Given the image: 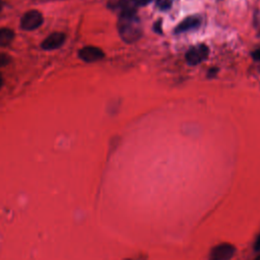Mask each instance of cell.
I'll return each instance as SVG.
<instances>
[{"label": "cell", "instance_id": "obj_11", "mask_svg": "<svg viewBox=\"0 0 260 260\" xmlns=\"http://www.w3.org/2000/svg\"><path fill=\"white\" fill-rule=\"evenodd\" d=\"M11 58L5 53H0V67H3L10 62Z\"/></svg>", "mask_w": 260, "mask_h": 260}, {"label": "cell", "instance_id": "obj_12", "mask_svg": "<svg viewBox=\"0 0 260 260\" xmlns=\"http://www.w3.org/2000/svg\"><path fill=\"white\" fill-rule=\"evenodd\" d=\"M151 1H152V0H133L134 4L137 5V6H146Z\"/></svg>", "mask_w": 260, "mask_h": 260}, {"label": "cell", "instance_id": "obj_9", "mask_svg": "<svg viewBox=\"0 0 260 260\" xmlns=\"http://www.w3.org/2000/svg\"><path fill=\"white\" fill-rule=\"evenodd\" d=\"M108 7L112 10H120L121 12L131 8V4L129 0H109Z\"/></svg>", "mask_w": 260, "mask_h": 260}, {"label": "cell", "instance_id": "obj_7", "mask_svg": "<svg viewBox=\"0 0 260 260\" xmlns=\"http://www.w3.org/2000/svg\"><path fill=\"white\" fill-rule=\"evenodd\" d=\"M201 24V19L200 16L198 15H192V16H189L187 19H185L184 21H182L175 29V33L176 34H182V33H186L189 31H192L197 29Z\"/></svg>", "mask_w": 260, "mask_h": 260}, {"label": "cell", "instance_id": "obj_5", "mask_svg": "<svg viewBox=\"0 0 260 260\" xmlns=\"http://www.w3.org/2000/svg\"><path fill=\"white\" fill-rule=\"evenodd\" d=\"M78 56L86 63H93L101 60L105 55H104V52L100 48L88 46L79 50Z\"/></svg>", "mask_w": 260, "mask_h": 260}, {"label": "cell", "instance_id": "obj_17", "mask_svg": "<svg viewBox=\"0 0 260 260\" xmlns=\"http://www.w3.org/2000/svg\"><path fill=\"white\" fill-rule=\"evenodd\" d=\"M2 6H3V3H2V0H0V11L2 10Z\"/></svg>", "mask_w": 260, "mask_h": 260}, {"label": "cell", "instance_id": "obj_6", "mask_svg": "<svg viewBox=\"0 0 260 260\" xmlns=\"http://www.w3.org/2000/svg\"><path fill=\"white\" fill-rule=\"evenodd\" d=\"M65 35L63 33H53L42 42L41 47L44 50H55L60 48L65 42Z\"/></svg>", "mask_w": 260, "mask_h": 260}, {"label": "cell", "instance_id": "obj_13", "mask_svg": "<svg viewBox=\"0 0 260 260\" xmlns=\"http://www.w3.org/2000/svg\"><path fill=\"white\" fill-rule=\"evenodd\" d=\"M252 57L255 61H260V48L255 50L252 53Z\"/></svg>", "mask_w": 260, "mask_h": 260}, {"label": "cell", "instance_id": "obj_14", "mask_svg": "<svg viewBox=\"0 0 260 260\" xmlns=\"http://www.w3.org/2000/svg\"><path fill=\"white\" fill-rule=\"evenodd\" d=\"M162 22L161 21H158L157 23H155V25H154V30H155V32H157V33H162Z\"/></svg>", "mask_w": 260, "mask_h": 260}, {"label": "cell", "instance_id": "obj_10", "mask_svg": "<svg viewBox=\"0 0 260 260\" xmlns=\"http://www.w3.org/2000/svg\"><path fill=\"white\" fill-rule=\"evenodd\" d=\"M172 4L173 0H157V7L161 10H169Z\"/></svg>", "mask_w": 260, "mask_h": 260}, {"label": "cell", "instance_id": "obj_3", "mask_svg": "<svg viewBox=\"0 0 260 260\" xmlns=\"http://www.w3.org/2000/svg\"><path fill=\"white\" fill-rule=\"evenodd\" d=\"M43 24V15L38 10H30L21 20V28L25 31H34Z\"/></svg>", "mask_w": 260, "mask_h": 260}, {"label": "cell", "instance_id": "obj_1", "mask_svg": "<svg viewBox=\"0 0 260 260\" xmlns=\"http://www.w3.org/2000/svg\"><path fill=\"white\" fill-rule=\"evenodd\" d=\"M118 32L120 37L126 43H134L141 39L143 35V28L133 7L120 12Z\"/></svg>", "mask_w": 260, "mask_h": 260}, {"label": "cell", "instance_id": "obj_8", "mask_svg": "<svg viewBox=\"0 0 260 260\" xmlns=\"http://www.w3.org/2000/svg\"><path fill=\"white\" fill-rule=\"evenodd\" d=\"M14 39V33L12 30L3 28L0 29V47H6Z\"/></svg>", "mask_w": 260, "mask_h": 260}, {"label": "cell", "instance_id": "obj_2", "mask_svg": "<svg viewBox=\"0 0 260 260\" xmlns=\"http://www.w3.org/2000/svg\"><path fill=\"white\" fill-rule=\"evenodd\" d=\"M236 253V247L230 243L215 246L209 255V260H231Z\"/></svg>", "mask_w": 260, "mask_h": 260}, {"label": "cell", "instance_id": "obj_16", "mask_svg": "<svg viewBox=\"0 0 260 260\" xmlns=\"http://www.w3.org/2000/svg\"><path fill=\"white\" fill-rule=\"evenodd\" d=\"M2 85H3V77L1 74H0V89L2 88Z\"/></svg>", "mask_w": 260, "mask_h": 260}, {"label": "cell", "instance_id": "obj_15", "mask_svg": "<svg viewBox=\"0 0 260 260\" xmlns=\"http://www.w3.org/2000/svg\"><path fill=\"white\" fill-rule=\"evenodd\" d=\"M254 250L255 251H260V235L258 236V238L256 239L255 241V243H254Z\"/></svg>", "mask_w": 260, "mask_h": 260}, {"label": "cell", "instance_id": "obj_18", "mask_svg": "<svg viewBox=\"0 0 260 260\" xmlns=\"http://www.w3.org/2000/svg\"><path fill=\"white\" fill-rule=\"evenodd\" d=\"M255 260H260V256H258V257H257Z\"/></svg>", "mask_w": 260, "mask_h": 260}, {"label": "cell", "instance_id": "obj_4", "mask_svg": "<svg viewBox=\"0 0 260 260\" xmlns=\"http://www.w3.org/2000/svg\"><path fill=\"white\" fill-rule=\"evenodd\" d=\"M209 56V48L205 45H197L189 49L186 53V61L189 65H197Z\"/></svg>", "mask_w": 260, "mask_h": 260}]
</instances>
